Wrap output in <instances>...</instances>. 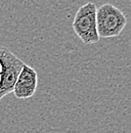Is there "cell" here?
Instances as JSON below:
<instances>
[{"label":"cell","mask_w":131,"mask_h":133,"mask_svg":"<svg viewBox=\"0 0 131 133\" xmlns=\"http://www.w3.org/2000/svg\"><path fill=\"white\" fill-rule=\"evenodd\" d=\"M126 23L125 15L113 4L106 3L96 9V29L99 38L119 36Z\"/></svg>","instance_id":"obj_1"},{"label":"cell","mask_w":131,"mask_h":133,"mask_svg":"<svg viewBox=\"0 0 131 133\" xmlns=\"http://www.w3.org/2000/svg\"><path fill=\"white\" fill-rule=\"evenodd\" d=\"M96 5L88 2L78 9L73 21V29L84 44H93L99 40L96 29Z\"/></svg>","instance_id":"obj_2"},{"label":"cell","mask_w":131,"mask_h":133,"mask_svg":"<svg viewBox=\"0 0 131 133\" xmlns=\"http://www.w3.org/2000/svg\"><path fill=\"white\" fill-rule=\"evenodd\" d=\"M24 64L7 47L0 46V101L5 95L12 92Z\"/></svg>","instance_id":"obj_3"},{"label":"cell","mask_w":131,"mask_h":133,"mask_svg":"<svg viewBox=\"0 0 131 133\" xmlns=\"http://www.w3.org/2000/svg\"><path fill=\"white\" fill-rule=\"evenodd\" d=\"M38 74L32 66L24 64L14 86V94L16 98L27 99L32 97L37 90Z\"/></svg>","instance_id":"obj_4"}]
</instances>
